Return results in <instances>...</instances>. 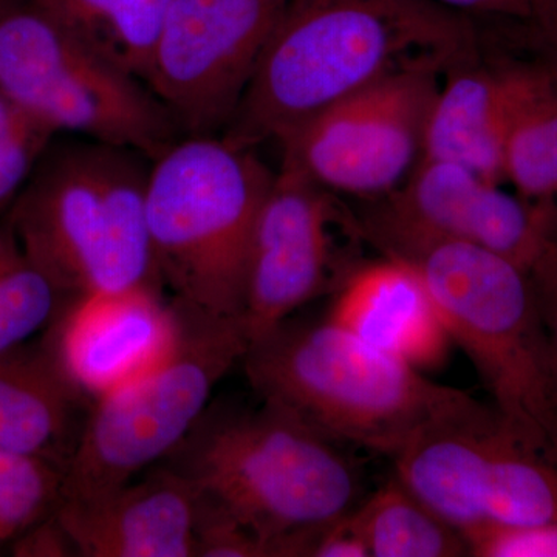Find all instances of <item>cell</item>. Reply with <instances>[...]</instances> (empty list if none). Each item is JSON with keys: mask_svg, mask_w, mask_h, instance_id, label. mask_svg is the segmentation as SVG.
Masks as SVG:
<instances>
[{"mask_svg": "<svg viewBox=\"0 0 557 557\" xmlns=\"http://www.w3.org/2000/svg\"><path fill=\"white\" fill-rule=\"evenodd\" d=\"M528 20L519 22L531 58L527 62L557 79V0H530Z\"/></svg>", "mask_w": 557, "mask_h": 557, "instance_id": "cell-28", "label": "cell"}, {"mask_svg": "<svg viewBox=\"0 0 557 557\" xmlns=\"http://www.w3.org/2000/svg\"><path fill=\"white\" fill-rule=\"evenodd\" d=\"M0 89L58 134L134 149L150 160L177 123L145 81L120 67L38 7H0Z\"/></svg>", "mask_w": 557, "mask_h": 557, "instance_id": "cell-7", "label": "cell"}, {"mask_svg": "<svg viewBox=\"0 0 557 557\" xmlns=\"http://www.w3.org/2000/svg\"><path fill=\"white\" fill-rule=\"evenodd\" d=\"M86 557L196 556L199 491L175 468L83 502L54 508Z\"/></svg>", "mask_w": 557, "mask_h": 557, "instance_id": "cell-15", "label": "cell"}, {"mask_svg": "<svg viewBox=\"0 0 557 557\" xmlns=\"http://www.w3.org/2000/svg\"><path fill=\"white\" fill-rule=\"evenodd\" d=\"M502 69L508 83L505 182L557 218V79L527 61Z\"/></svg>", "mask_w": 557, "mask_h": 557, "instance_id": "cell-19", "label": "cell"}, {"mask_svg": "<svg viewBox=\"0 0 557 557\" xmlns=\"http://www.w3.org/2000/svg\"><path fill=\"white\" fill-rule=\"evenodd\" d=\"M310 557H370L368 545L358 533L350 512L319 533Z\"/></svg>", "mask_w": 557, "mask_h": 557, "instance_id": "cell-30", "label": "cell"}, {"mask_svg": "<svg viewBox=\"0 0 557 557\" xmlns=\"http://www.w3.org/2000/svg\"><path fill=\"white\" fill-rule=\"evenodd\" d=\"M182 335V310L160 288L141 285L69 299L40 347L95 401L170 361Z\"/></svg>", "mask_w": 557, "mask_h": 557, "instance_id": "cell-14", "label": "cell"}, {"mask_svg": "<svg viewBox=\"0 0 557 557\" xmlns=\"http://www.w3.org/2000/svg\"><path fill=\"white\" fill-rule=\"evenodd\" d=\"M429 113L421 159L453 161L504 183L508 84L502 65L478 58L445 73Z\"/></svg>", "mask_w": 557, "mask_h": 557, "instance_id": "cell-18", "label": "cell"}, {"mask_svg": "<svg viewBox=\"0 0 557 557\" xmlns=\"http://www.w3.org/2000/svg\"><path fill=\"white\" fill-rule=\"evenodd\" d=\"M54 137L53 132L30 119L0 141V211L9 209L20 196Z\"/></svg>", "mask_w": 557, "mask_h": 557, "instance_id": "cell-25", "label": "cell"}, {"mask_svg": "<svg viewBox=\"0 0 557 557\" xmlns=\"http://www.w3.org/2000/svg\"><path fill=\"white\" fill-rule=\"evenodd\" d=\"M547 339L548 392L557 438V237L530 271Z\"/></svg>", "mask_w": 557, "mask_h": 557, "instance_id": "cell-27", "label": "cell"}, {"mask_svg": "<svg viewBox=\"0 0 557 557\" xmlns=\"http://www.w3.org/2000/svg\"><path fill=\"white\" fill-rule=\"evenodd\" d=\"M65 302L10 230L0 228V354L46 332Z\"/></svg>", "mask_w": 557, "mask_h": 557, "instance_id": "cell-22", "label": "cell"}, {"mask_svg": "<svg viewBox=\"0 0 557 557\" xmlns=\"http://www.w3.org/2000/svg\"><path fill=\"white\" fill-rule=\"evenodd\" d=\"M469 556L557 557V523H482L461 531Z\"/></svg>", "mask_w": 557, "mask_h": 557, "instance_id": "cell-24", "label": "cell"}, {"mask_svg": "<svg viewBox=\"0 0 557 557\" xmlns=\"http://www.w3.org/2000/svg\"><path fill=\"white\" fill-rule=\"evenodd\" d=\"M30 120V116L25 115L24 112L13 101L9 95L0 89V141H3L14 131L20 129L25 121Z\"/></svg>", "mask_w": 557, "mask_h": 557, "instance_id": "cell-32", "label": "cell"}, {"mask_svg": "<svg viewBox=\"0 0 557 557\" xmlns=\"http://www.w3.org/2000/svg\"><path fill=\"white\" fill-rule=\"evenodd\" d=\"M333 293L327 321L420 372L446 361L453 339L423 277L406 260H359Z\"/></svg>", "mask_w": 557, "mask_h": 557, "instance_id": "cell-16", "label": "cell"}, {"mask_svg": "<svg viewBox=\"0 0 557 557\" xmlns=\"http://www.w3.org/2000/svg\"><path fill=\"white\" fill-rule=\"evenodd\" d=\"M381 255L423 277L448 329L520 442L557 465L548 392L547 339L530 273L467 242L416 231L362 228Z\"/></svg>", "mask_w": 557, "mask_h": 557, "instance_id": "cell-4", "label": "cell"}, {"mask_svg": "<svg viewBox=\"0 0 557 557\" xmlns=\"http://www.w3.org/2000/svg\"><path fill=\"white\" fill-rule=\"evenodd\" d=\"M446 9L461 14H479V16L502 17L522 22L530 16V0H432Z\"/></svg>", "mask_w": 557, "mask_h": 557, "instance_id": "cell-31", "label": "cell"}, {"mask_svg": "<svg viewBox=\"0 0 557 557\" xmlns=\"http://www.w3.org/2000/svg\"><path fill=\"white\" fill-rule=\"evenodd\" d=\"M255 150L205 135L175 141L150 164L153 260L186 313L244 318L252 234L274 178Z\"/></svg>", "mask_w": 557, "mask_h": 557, "instance_id": "cell-6", "label": "cell"}, {"mask_svg": "<svg viewBox=\"0 0 557 557\" xmlns=\"http://www.w3.org/2000/svg\"><path fill=\"white\" fill-rule=\"evenodd\" d=\"M350 518L372 557L469 556L460 531L395 475L362 498Z\"/></svg>", "mask_w": 557, "mask_h": 557, "instance_id": "cell-21", "label": "cell"}, {"mask_svg": "<svg viewBox=\"0 0 557 557\" xmlns=\"http://www.w3.org/2000/svg\"><path fill=\"white\" fill-rule=\"evenodd\" d=\"M267 405L325 437L394 458L429 424L471 395L369 346L333 322H282L240 359Z\"/></svg>", "mask_w": 557, "mask_h": 557, "instance_id": "cell-5", "label": "cell"}, {"mask_svg": "<svg viewBox=\"0 0 557 557\" xmlns=\"http://www.w3.org/2000/svg\"><path fill=\"white\" fill-rule=\"evenodd\" d=\"M3 3H5V0H0V7H2Z\"/></svg>", "mask_w": 557, "mask_h": 557, "instance_id": "cell-33", "label": "cell"}, {"mask_svg": "<svg viewBox=\"0 0 557 557\" xmlns=\"http://www.w3.org/2000/svg\"><path fill=\"white\" fill-rule=\"evenodd\" d=\"M289 0H171L146 84L189 137L228 127Z\"/></svg>", "mask_w": 557, "mask_h": 557, "instance_id": "cell-11", "label": "cell"}, {"mask_svg": "<svg viewBox=\"0 0 557 557\" xmlns=\"http://www.w3.org/2000/svg\"><path fill=\"white\" fill-rule=\"evenodd\" d=\"M355 220L335 194L282 164L260 207L249 251L242 318L248 346L304 304L338 288L359 260L336 245L333 231Z\"/></svg>", "mask_w": 557, "mask_h": 557, "instance_id": "cell-12", "label": "cell"}, {"mask_svg": "<svg viewBox=\"0 0 557 557\" xmlns=\"http://www.w3.org/2000/svg\"><path fill=\"white\" fill-rule=\"evenodd\" d=\"M175 450L174 468L269 557L310 556L319 533L366 497L358 465L338 442L267 403L197 421Z\"/></svg>", "mask_w": 557, "mask_h": 557, "instance_id": "cell-2", "label": "cell"}, {"mask_svg": "<svg viewBox=\"0 0 557 557\" xmlns=\"http://www.w3.org/2000/svg\"><path fill=\"white\" fill-rule=\"evenodd\" d=\"M196 556L269 557V552L255 534L199 493Z\"/></svg>", "mask_w": 557, "mask_h": 557, "instance_id": "cell-26", "label": "cell"}, {"mask_svg": "<svg viewBox=\"0 0 557 557\" xmlns=\"http://www.w3.org/2000/svg\"><path fill=\"white\" fill-rule=\"evenodd\" d=\"M62 471L49 461L0 450V544L57 508Z\"/></svg>", "mask_w": 557, "mask_h": 557, "instance_id": "cell-23", "label": "cell"}, {"mask_svg": "<svg viewBox=\"0 0 557 557\" xmlns=\"http://www.w3.org/2000/svg\"><path fill=\"white\" fill-rule=\"evenodd\" d=\"M42 347L0 354V450L49 461L64 472L84 401Z\"/></svg>", "mask_w": 557, "mask_h": 557, "instance_id": "cell-17", "label": "cell"}, {"mask_svg": "<svg viewBox=\"0 0 557 557\" xmlns=\"http://www.w3.org/2000/svg\"><path fill=\"white\" fill-rule=\"evenodd\" d=\"M32 3L146 83L171 0H33Z\"/></svg>", "mask_w": 557, "mask_h": 557, "instance_id": "cell-20", "label": "cell"}, {"mask_svg": "<svg viewBox=\"0 0 557 557\" xmlns=\"http://www.w3.org/2000/svg\"><path fill=\"white\" fill-rule=\"evenodd\" d=\"M475 57L467 14L432 0H289L223 137L256 149L392 73Z\"/></svg>", "mask_w": 557, "mask_h": 557, "instance_id": "cell-1", "label": "cell"}, {"mask_svg": "<svg viewBox=\"0 0 557 557\" xmlns=\"http://www.w3.org/2000/svg\"><path fill=\"white\" fill-rule=\"evenodd\" d=\"M440 76L403 70L329 106L277 139L282 164L333 194L386 196L421 160Z\"/></svg>", "mask_w": 557, "mask_h": 557, "instance_id": "cell-10", "label": "cell"}, {"mask_svg": "<svg viewBox=\"0 0 557 557\" xmlns=\"http://www.w3.org/2000/svg\"><path fill=\"white\" fill-rule=\"evenodd\" d=\"M145 159L94 139L49 148L11 203L7 228L65 300L163 287L150 245Z\"/></svg>", "mask_w": 557, "mask_h": 557, "instance_id": "cell-3", "label": "cell"}, {"mask_svg": "<svg viewBox=\"0 0 557 557\" xmlns=\"http://www.w3.org/2000/svg\"><path fill=\"white\" fill-rule=\"evenodd\" d=\"M11 542L13 556L17 557L78 556L72 537L69 536L54 509L22 531L20 536Z\"/></svg>", "mask_w": 557, "mask_h": 557, "instance_id": "cell-29", "label": "cell"}, {"mask_svg": "<svg viewBox=\"0 0 557 557\" xmlns=\"http://www.w3.org/2000/svg\"><path fill=\"white\" fill-rule=\"evenodd\" d=\"M364 228L416 231L467 242L530 273L557 237V218L453 161H418L399 188L369 201Z\"/></svg>", "mask_w": 557, "mask_h": 557, "instance_id": "cell-13", "label": "cell"}, {"mask_svg": "<svg viewBox=\"0 0 557 557\" xmlns=\"http://www.w3.org/2000/svg\"><path fill=\"white\" fill-rule=\"evenodd\" d=\"M392 461L395 478L460 533L557 523V465L478 399L418 432Z\"/></svg>", "mask_w": 557, "mask_h": 557, "instance_id": "cell-9", "label": "cell"}, {"mask_svg": "<svg viewBox=\"0 0 557 557\" xmlns=\"http://www.w3.org/2000/svg\"><path fill=\"white\" fill-rule=\"evenodd\" d=\"M182 314V341L170 361L95 399L62 472L60 502L112 493L177 449L219 381L244 357L248 343L242 321Z\"/></svg>", "mask_w": 557, "mask_h": 557, "instance_id": "cell-8", "label": "cell"}]
</instances>
